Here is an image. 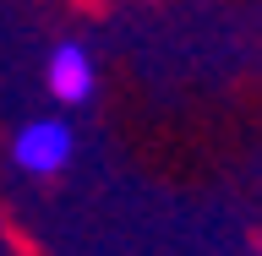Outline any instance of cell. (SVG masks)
Masks as SVG:
<instances>
[{"label":"cell","mask_w":262,"mask_h":256,"mask_svg":"<svg viewBox=\"0 0 262 256\" xmlns=\"http://www.w3.org/2000/svg\"><path fill=\"white\" fill-rule=\"evenodd\" d=\"M49 93L60 98V104H82V98L93 93V60H88L82 44H60L49 55Z\"/></svg>","instance_id":"7a4b0ae2"},{"label":"cell","mask_w":262,"mask_h":256,"mask_svg":"<svg viewBox=\"0 0 262 256\" xmlns=\"http://www.w3.org/2000/svg\"><path fill=\"white\" fill-rule=\"evenodd\" d=\"M71 147H77V136H71L66 120H28L11 136V164L22 175L49 180V175H60L66 164H71Z\"/></svg>","instance_id":"6da1fadb"}]
</instances>
